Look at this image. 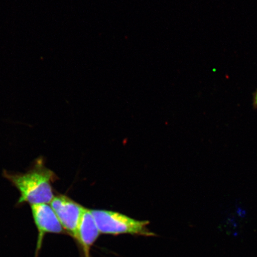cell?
<instances>
[{
	"instance_id": "obj_3",
	"label": "cell",
	"mask_w": 257,
	"mask_h": 257,
	"mask_svg": "<svg viewBox=\"0 0 257 257\" xmlns=\"http://www.w3.org/2000/svg\"><path fill=\"white\" fill-rule=\"evenodd\" d=\"M50 204L64 231L76 240L80 221L86 208L63 195L54 196Z\"/></svg>"
},
{
	"instance_id": "obj_5",
	"label": "cell",
	"mask_w": 257,
	"mask_h": 257,
	"mask_svg": "<svg viewBox=\"0 0 257 257\" xmlns=\"http://www.w3.org/2000/svg\"><path fill=\"white\" fill-rule=\"evenodd\" d=\"M99 234L91 211L86 208L80 221L76 237L85 257H90V249Z\"/></svg>"
},
{
	"instance_id": "obj_1",
	"label": "cell",
	"mask_w": 257,
	"mask_h": 257,
	"mask_svg": "<svg viewBox=\"0 0 257 257\" xmlns=\"http://www.w3.org/2000/svg\"><path fill=\"white\" fill-rule=\"evenodd\" d=\"M3 176L20 192L18 205L50 204L54 197L53 184L57 176L47 168L43 158L38 159L24 173L3 172Z\"/></svg>"
},
{
	"instance_id": "obj_4",
	"label": "cell",
	"mask_w": 257,
	"mask_h": 257,
	"mask_svg": "<svg viewBox=\"0 0 257 257\" xmlns=\"http://www.w3.org/2000/svg\"><path fill=\"white\" fill-rule=\"evenodd\" d=\"M31 207L32 217L38 233L35 252L37 257L47 234H61L65 231L50 204H37L31 205Z\"/></svg>"
},
{
	"instance_id": "obj_2",
	"label": "cell",
	"mask_w": 257,
	"mask_h": 257,
	"mask_svg": "<svg viewBox=\"0 0 257 257\" xmlns=\"http://www.w3.org/2000/svg\"><path fill=\"white\" fill-rule=\"evenodd\" d=\"M100 233L109 234H132L156 236L147 226L149 221L134 219L124 214L107 210H91Z\"/></svg>"
},
{
	"instance_id": "obj_6",
	"label": "cell",
	"mask_w": 257,
	"mask_h": 257,
	"mask_svg": "<svg viewBox=\"0 0 257 257\" xmlns=\"http://www.w3.org/2000/svg\"><path fill=\"white\" fill-rule=\"evenodd\" d=\"M252 104L253 108L255 109L257 108V90L253 94Z\"/></svg>"
}]
</instances>
